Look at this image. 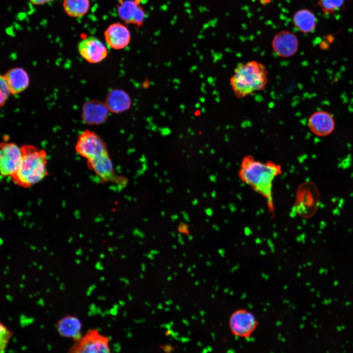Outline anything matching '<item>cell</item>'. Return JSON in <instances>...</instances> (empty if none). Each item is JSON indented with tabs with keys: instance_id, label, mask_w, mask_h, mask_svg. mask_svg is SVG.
I'll list each match as a JSON object with an SVG mask.
<instances>
[{
	"instance_id": "16",
	"label": "cell",
	"mask_w": 353,
	"mask_h": 353,
	"mask_svg": "<svg viewBox=\"0 0 353 353\" xmlns=\"http://www.w3.org/2000/svg\"><path fill=\"white\" fill-rule=\"evenodd\" d=\"M56 328L61 336L71 338L75 342L82 336L81 322L75 316L68 315L61 318L57 323Z\"/></svg>"
},
{
	"instance_id": "14",
	"label": "cell",
	"mask_w": 353,
	"mask_h": 353,
	"mask_svg": "<svg viewBox=\"0 0 353 353\" xmlns=\"http://www.w3.org/2000/svg\"><path fill=\"white\" fill-rule=\"evenodd\" d=\"M308 126L310 130L319 136H325L332 132L335 123L332 116L325 111H318L309 117Z\"/></svg>"
},
{
	"instance_id": "2",
	"label": "cell",
	"mask_w": 353,
	"mask_h": 353,
	"mask_svg": "<svg viewBox=\"0 0 353 353\" xmlns=\"http://www.w3.org/2000/svg\"><path fill=\"white\" fill-rule=\"evenodd\" d=\"M21 148L20 164L10 178L15 184L28 188L48 175L47 153L44 149L33 145H24Z\"/></svg>"
},
{
	"instance_id": "13",
	"label": "cell",
	"mask_w": 353,
	"mask_h": 353,
	"mask_svg": "<svg viewBox=\"0 0 353 353\" xmlns=\"http://www.w3.org/2000/svg\"><path fill=\"white\" fill-rule=\"evenodd\" d=\"M88 168L93 171L103 181L114 182L117 176L108 152L87 161Z\"/></svg>"
},
{
	"instance_id": "5",
	"label": "cell",
	"mask_w": 353,
	"mask_h": 353,
	"mask_svg": "<svg viewBox=\"0 0 353 353\" xmlns=\"http://www.w3.org/2000/svg\"><path fill=\"white\" fill-rule=\"evenodd\" d=\"M75 150L86 161L108 152L106 144L101 138L89 129L84 130L78 135Z\"/></svg>"
},
{
	"instance_id": "23",
	"label": "cell",
	"mask_w": 353,
	"mask_h": 353,
	"mask_svg": "<svg viewBox=\"0 0 353 353\" xmlns=\"http://www.w3.org/2000/svg\"><path fill=\"white\" fill-rule=\"evenodd\" d=\"M34 4H42L50 2L51 0H29Z\"/></svg>"
},
{
	"instance_id": "20",
	"label": "cell",
	"mask_w": 353,
	"mask_h": 353,
	"mask_svg": "<svg viewBox=\"0 0 353 353\" xmlns=\"http://www.w3.org/2000/svg\"><path fill=\"white\" fill-rule=\"evenodd\" d=\"M346 0H318V5L323 13L332 14L344 7Z\"/></svg>"
},
{
	"instance_id": "18",
	"label": "cell",
	"mask_w": 353,
	"mask_h": 353,
	"mask_svg": "<svg viewBox=\"0 0 353 353\" xmlns=\"http://www.w3.org/2000/svg\"><path fill=\"white\" fill-rule=\"evenodd\" d=\"M294 26L301 32L304 33L313 31L316 26V18L314 14L307 9H302L296 11L293 16Z\"/></svg>"
},
{
	"instance_id": "19",
	"label": "cell",
	"mask_w": 353,
	"mask_h": 353,
	"mask_svg": "<svg viewBox=\"0 0 353 353\" xmlns=\"http://www.w3.org/2000/svg\"><path fill=\"white\" fill-rule=\"evenodd\" d=\"M64 9L70 16L79 17L84 15L90 7L89 0H64Z\"/></svg>"
},
{
	"instance_id": "3",
	"label": "cell",
	"mask_w": 353,
	"mask_h": 353,
	"mask_svg": "<svg viewBox=\"0 0 353 353\" xmlns=\"http://www.w3.org/2000/svg\"><path fill=\"white\" fill-rule=\"evenodd\" d=\"M268 81L266 66L256 60L239 63L230 78L231 89L238 99L264 90Z\"/></svg>"
},
{
	"instance_id": "6",
	"label": "cell",
	"mask_w": 353,
	"mask_h": 353,
	"mask_svg": "<svg viewBox=\"0 0 353 353\" xmlns=\"http://www.w3.org/2000/svg\"><path fill=\"white\" fill-rule=\"evenodd\" d=\"M228 325L232 335L247 339L255 331L258 323L252 312L245 309H239L230 315Z\"/></svg>"
},
{
	"instance_id": "7",
	"label": "cell",
	"mask_w": 353,
	"mask_h": 353,
	"mask_svg": "<svg viewBox=\"0 0 353 353\" xmlns=\"http://www.w3.org/2000/svg\"><path fill=\"white\" fill-rule=\"evenodd\" d=\"M0 171L3 177H11L17 171L22 157L21 147L4 140L0 145Z\"/></svg>"
},
{
	"instance_id": "17",
	"label": "cell",
	"mask_w": 353,
	"mask_h": 353,
	"mask_svg": "<svg viewBox=\"0 0 353 353\" xmlns=\"http://www.w3.org/2000/svg\"><path fill=\"white\" fill-rule=\"evenodd\" d=\"M105 104L110 111L118 113L129 109L131 101L129 96L125 91L113 90L107 95Z\"/></svg>"
},
{
	"instance_id": "8",
	"label": "cell",
	"mask_w": 353,
	"mask_h": 353,
	"mask_svg": "<svg viewBox=\"0 0 353 353\" xmlns=\"http://www.w3.org/2000/svg\"><path fill=\"white\" fill-rule=\"evenodd\" d=\"M143 0H118V14L126 24L141 26L145 21L146 14L140 5Z\"/></svg>"
},
{
	"instance_id": "9",
	"label": "cell",
	"mask_w": 353,
	"mask_h": 353,
	"mask_svg": "<svg viewBox=\"0 0 353 353\" xmlns=\"http://www.w3.org/2000/svg\"><path fill=\"white\" fill-rule=\"evenodd\" d=\"M272 47L274 52L281 57H289L298 51L299 40L296 35L288 30H282L273 37Z\"/></svg>"
},
{
	"instance_id": "15",
	"label": "cell",
	"mask_w": 353,
	"mask_h": 353,
	"mask_svg": "<svg viewBox=\"0 0 353 353\" xmlns=\"http://www.w3.org/2000/svg\"><path fill=\"white\" fill-rule=\"evenodd\" d=\"M11 94L15 95L25 90L29 84V77L23 68L15 67L8 70L3 75Z\"/></svg>"
},
{
	"instance_id": "11",
	"label": "cell",
	"mask_w": 353,
	"mask_h": 353,
	"mask_svg": "<svg viewBox=\"0 0 353 353\" xmlns=\"http://www.w3.org/2000/svg\"><path fill=\"white\" fill-rule=\"evenodd\" d=\"M130 32L127 27L120 23L110 25L104 32V38L107 45L112 49L125 48L130 41Z\"/></svg>"
},
{
	"instance_id": "12",
	"label": "cell",
	"mask_w": 353,
	"mask_h": 353,
	"mask_svg": "<svg viewBox=\"0 0 353 353\" xmlns=\"http://www.w3.org/2000/svg\"><path fill=\"white\" fill-rule=\"evenodd\" d=\"M108 111L105 103L97 100L90 101L83 105L81 118L88 125H100L106 120Z\"/></svg>"
},
{
	"instance_id": "22",
	"label": "cell",
	"mask_w": 353,
	"mask_h": 353,
	"mask_svg": "<svg viewBox=\"0 0 353 353\" xmlns=\"http://www.w3.org/2000/svg\"><path fill=\"white\" fill-rule=\"evenodd\" d=\"M0 107L3 106L11 94L9 86L3 76H0Z\"/></svg>"
},
{
	"instance_id": "10",
	"label": "cell",
	"mask_w": 353,
	"mask_h": 353,
	"mask_svg": "<svg viewBox=\"0 0 353 353\" xmlns=\"http://www.w3.org/2000/svg\"><path fill=\"white\" fill-rule=\"evenodd\" d=\"M78 50L80 55L91 63L103 61L108 54L105 45L99 39L92 36L81 41L78 45Z\"/></svg>"
},
{
	"instance_id": "4",
	"label": "cell",
	"mask_w": 353,
	"mask_h": 353,
	"mask_svg": "<svg viewBox=\"0 0 353 353\" xmlns=\"http://www.w3.org/2000/svg\"><path fill=\"white\" fill-rule=\"evenodd\" d=\"M109 343L108 337L92 329L75 341L68 353H111Z\"/></svg>"
},
{
	"instance_id": "1",
	"label": "cell",
	"mask_w": 353,
	"mask_h": 353,
	"mask_svg": "<svg viewBox=\"0 0 353 353\" xmlns=\"http://www.w3.org/2000/svg\"><path fill=\"white\" fill-rule=\"evenodd\" d=\"M281 173L280 165L271 161L261 162L248 155L244 157L241 161L238 176L243 182L265 199L269 211L273 214V181Z\"/></svg>"
},
{
	"instance_id": "21",
	"label": "cell",
	"mask_w": 353,
	"mask_h": 353,
	"mask_svg": "<svg viewBox=\"0 0 353 353\" xmlns=\"http://www.w3.org/2000/svg\"><path fill=\"white\" fill-rule=\"evenodd\" d=\"M12 336V332L2 323L0 325V353H4L5 350Z\"/></svg>"
}]
</instances>
